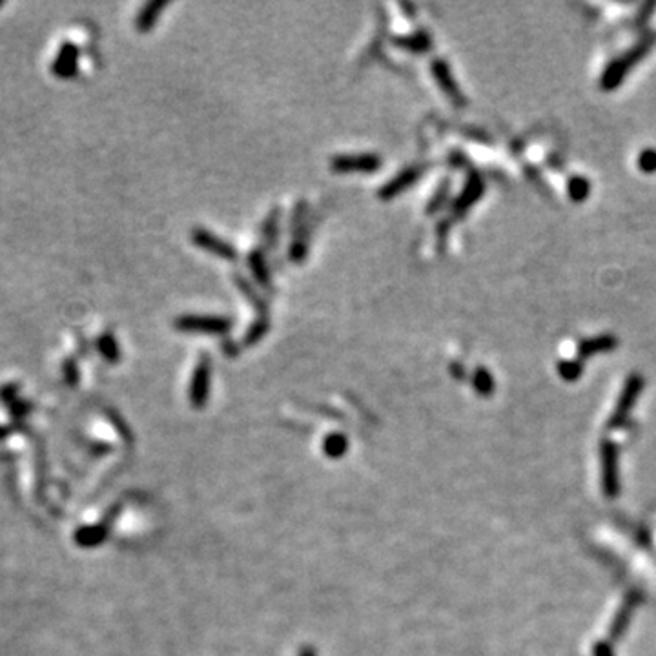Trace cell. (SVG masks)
Returning a JSON list of instances; mask_svg holds the SVG:
<instances>
[{"instance_id": "6da1fadb", "label": "cell", "mask_w": 656, "mask_h": 656, "mask_svg": "<svg viewBox=\"0 0 656 656\" xmlns=\"http://www.w3.org/2000/svg\"><path fill=\"white\" fill-rule=\"evenodd\" d=\"M175 326L185 332H204V334H227L231 328L228 317L221 316H183Z\"/></svg>"}, {"instance_id": "7a4b0ae2", "label": "cell", "mask_w": 656, "mask_h": 656, "mask_svg": "<svg viewBox=\"0 0 656 656\" xmlns=\"http://www.w3.org/2000/svg\"><path fill=\"white\" fill-rule=\"evenodd\" d=\"M649 46H651L649 43H640L636 47H633V49L629 52V55H623L618 61L613 62V64L605 70L604 79H602V84H604L605 90H613L614 86L622 81L623 75L627 73L629 68H633L634 64L643 57V53L649 49Z\"/></svg>"}, {"instance_id": "3957f363", "label": "cell", "mask_w": 656, "mask_h": 656, "mask_svg": "<svg viewBox=\"0 0 656 656\" xmlns=\"http://www.w3.org/2000/svg\"><path fill=\"white\" fill-rule=\"evenodd\" d=\"M335 171H374L381 166V157L376 153H345L337 155L330 162Z\"/></svg>"}, {"instance_id": "277c9868", "label": "cell", "mask_w": 656, "mask_h": 656, "mask_svg": "<svg viewBox=\"0 0 656 656\" xmlns=\"http://www.w3.org/2000/svg\"><path fill=\"white\" fill-rule=\"evenodd\" d=\"M192 239L197 246H201L203 250L210 252L213 255H219L222 259H236L237 252L236 248L230 245L228 241L221 239V237L213 236L212 231L204 230V228H197L192 234Z\"/></svg>"}, {"instance_id": "5b68a950", "label": "cell", "mask_w": 656, "mask_h": 656, "mask_svg": "<svg viewBox=\"0 0 656 656\" xmlns=\"http://www.w3.org/2000/svg\"><path fill=\"white\" fill-rule=\"evenodd\" d=\"M602 463H604V491L609 498L618 492V467H616V447L613 443L602 445Z\"/></svg>"}, {"instance_id": "8992f818", "label": "cell", "mask_w": 656, "mask_h": 656, "mask_svg": "<svg viewBox=\"0 0 656 656\" xmlns=\"http://www.w3.org/2000/svg\"><path fill=\"white\" fill-rule=\"evenodd\" d=\"M640 388H642V379L636 378V376L629 379L625 388H623L622 397H620L618 409H616L614 415L611 418V427H620L623 421L627 420L629 412H631V406H633L634 402H636V396H638V392H640Z\"/></svg>"}, {"instance_id": "52a82bcc", "label": "cell", "mask_w": 656, "mask_h": 656, "mask_svg": "<svg viewBox=\"0 0 656 656\" xmlns=\"http://www.w3.org/2000/svg\"><path fill=\"white\" fill-rule=\"evenodd\" d=\"M420 175H421V168H418V166H412V168H406V170H403L402 174L396 175L394 179L388 181L387 185H385V186H383V188H381V192H379V195H381L383 199L396 197L397 194H402L403 190L409 188V186H411V185H414V183H415V181H418V177H420Z\"/></svg>"}, {"instance_id": "ba28073f", "label": "cell", "mask_w": 656, "mask_h": 656, "mask_svg": "<svg viewBox=\"0 0 656 656\" xmlns=\"http://www.w3.org/2000/svg\"><path fill=\"white\" fill-rule=\"evenodd\" d=\"M208 387H210V363L204 358V361L199 363L197 370L194 374V383H192V399H194V403L201 405L203 402H206Z\"/></svg>"}, {"instance_id": "9c48e42d", "label": "cell", "mask_w": 656, "mask_h": 656, "mask_svg": "<svg viewBox=\"0 0 656 656\" xmlns=\"http://www.w3.org/2000/svg\"><path fill=\"white\" fill-rule=\"evenodd\" d=\"M432 73H434L436 81L441 84L443 91L449 95L450 99L462 100V95H459L458 86H456V82H454L452 73H450L449 66H447L443 61H439V59H438V61L432 62Z\"/></svg>"}, {"instance_id": "30bf717a", "label": "cell", "mask_w": 656, "mask_h": 656, "mask_svg": "<svg viewBox=\"0 0 656 656\" xmlns=\"http://www.w3.org/2000/svg\"><path fill=\"white\" fill-rule=\"evenodd\" d=\"M166 6H168V2H165V0H155V2H148V4L141 10V15H139V19H137L139 28H141L142 31H150L151 26H153V24H155V20L159 19V13L165 10Z\"/></svg>"}, {"instance_id": "8fae6325", "label": "cell", "mask_w": 656, "mask_h": 656, "mask_svg": "<svg viewBox=\"0 0 656 656\" xmlns=\"http://www.w3.org/2000/svg\"><path fill=\"white\" fill-rule=\"evenodd\" d=\"M616 345V340L609 337V335H602V337H595V340H587L580 345V356L581 358H589V356L596 354V352H605L611 350Z\"/></svg>"}, {"instance_id": "7c38bea8", "label": "cell", "mask_w": 656, "mask_h": 656, "mask_svg": "<svg viewBox=\"0 0 656 656\" xmlns=\"http://www.w3.org/2000/svg\"><path fill=\"white\" fill-rule=\"evenodd\" d=\"M394 43H396L397 46H402V47H405V49H411V52H415V53L429 52L430 49V38L425 31L409 35V37L396 38Z\"/></svg>"}, {"instance_id": "4fadbf2b", "label": "cell", "mask_w": 656, "mask_h": 656, "mask_svg": "<svg viewBox=\"0 0 656 656\" xmlns=\"http://www.w3.org/2000/svg\"><path fill=\"white\" fill-rule=\"evenodd\" d=\"M250 266H252V272H254L255 279H257L261 284H268L270 283V274H268V268H266L265 257H263V255L257 254V252H255V254H252L250 255Z\"/></svg>"}, {"instance_id": "5bb4252c", "label": "cell", "mask_w": 656, "mask_h": 656, "mask_svg": "<svg viewBox=\"0 0 656 656\" xmlns=\"http://www.w3.org/2000/svg\"><path fill=\"white\" fill-rule=\"evenodd\" d=\"M634 604H636V598H629V604L620 611V614L616 616V620H614V623H613V629H611V634H613V636H618L623 629H625L629 618H631V611H633Z\"/></svg>"}, {"instance_id": "9a60e30c", "label": "cell", "mask_w": 656, "mask_h": 656, "mask_svg": "<svg viewBox=\"0 0 656 656\" xmlns=\"http://www.w3.org/2000/svg\"><path fill=\"white\" fill-rule=\"evenodd\" d=\"M474 385H476V390L482 392L483 396L491 394L492 388H494V381H492V378L489 376V372L483 369L478 370L476 376H474Z\"/></svg>"}, {"instance_id": "2e32d148", "label": "cell", "mask_w": 656, "mask_h": 656, "mask_svg": "<svg viewBox=\"0 0 656 656\" xmlns=\"http://www.w3.org/2000/svg\"><path fill=\"white\" fill-rule=\"evenodd\" d=\"M266 330H268V321H266V319H263V321H261V319H259V321H255L254 325H252L250 328L246 330L245 341L248 343V345H252V343H257V341H259L261 337L266 334Z\"/></svg>"}, {"instance_id": "e0dca14e", "label": "cell", "mask_w": 656, "mask_h": 656, "mask_svg": "<svg viewBox=\"0 0 656 656\" xmlns=\"http://www.w3.org/2000/svg\"><path fill=\"white\" fill-rule=\"evenodd\" d=\"M638 166H640L643 171H655L656 170V151L655 150L643 151L642 155L638 157Z\"/></svg>"}, {"instance_id": "ac0fdd59", "label": "cell", "mask_w": 656, "mask_h": 656, "mask_svg": "<svg viewBox=\"0 0 656 656\" xmlns=\"http://www.w3.org/2000/svg\"><path fill=\"white\" fill-rule=\"evenodd\" d=\"M587 194H589V183L586 179H574L571 183V195L572 199L576 201H580V199H586Z\"/></svg>"}, {"instance_id": "d6986e66", "label": "cell", "mask_w": 656, "mask_h": 656, "mask_svg": "<svg viewBox=\"0 0 656 656\" xmlns=\"http://www.w3.org/2000/svg\"><path fill=\"white\" fill-rule=\"evenodd\" d=\"M560 374H562L565 379H571L572 381V379H576L581 374V367L578 363H565V361H563V363L560 365Z\"/></svg>"}, {"instance_id": "ffe728a7", "label": "cell", "mask_w": 656, "mask_h": 656, "mask_svg": "<svg viewBox=\"0 0 656 656\" xmlns=\"http://www.w3.org/2000/svg\"><path fill=\"white\" fill-rule=\"evenodd\" d=\"M595 656H613V647L609 643H598L595 647Z\"/></svg>"}]
</instances>
